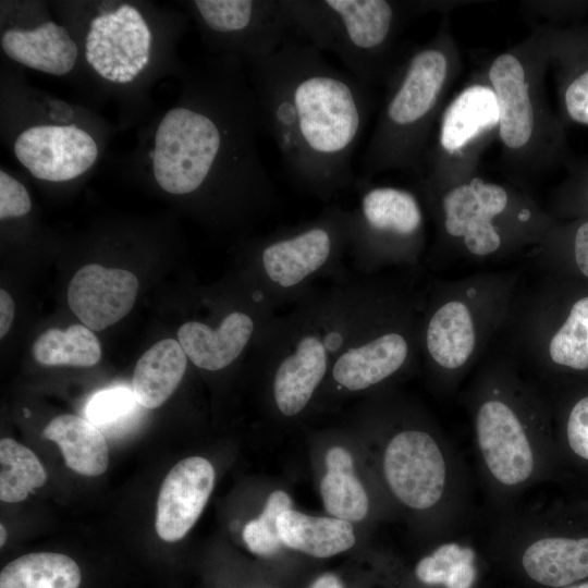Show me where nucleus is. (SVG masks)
Wrapping results in <instances>:
<instances>
[{
	"instance_id": "0eeeda50",
	"label": "nucleus",
	"mask_w": 588,
	"mask_h": 588,
	"mask_svg": "<svg viewBox=\"0 0 588 588\" xmlns=\"http://www.w3.org/2000/svg\"><path fill=\"white\" fill-rule=\"evenodd\" d=\"M357 207L351 209L348 258L362 275H370L385 262L407 259L415 254L422 226V211L408 191L375 186L356 179Z\"/></svg>"
},
{
	"instance_id": "393cba45",
	"label": "nucleus",
	"mask_w": 588,
	"mask_h": 588,
	"mask_svg": "<svg viewBox=\"0 0 588 588\" xmlns=\"http://www.w3.org/2000/svg\"><path fill=\"white\" fill-rule=\"evenodd\" d=\"M476 553L457 541L443 542L419 560L415 575L419 581L445 588H471L477 578Z\"/></svg>"
},
{
	"instance_id": "20e7f679",
	"label": "nucleus",
	"mask_w": 588,
	"mask_h": 588,
	"mask_svg": "<svg viewBox=\"0 0 588 588\" xmlns=\"http://www.w3.org/2000/svg\"><path fill=\"white\" fill-rule=\"evenodd\" d=\"M298 38L334 53L369 87L383 72L397 12L387 0H285Z\"/></svg>"
},
{
	"instance_id": "2eb2a0df",
	"label": "nucleus",
	"mask_w": 588,
	"mask_h": 588,
	"mask_svg": "<svg viewBox=\"0 0 588 588\" xmlns=\"http://www.w3.org/2000/svg\"><path fill=\"white\" fill-rule=\"evenodd\" d=\"M527 528L518 539L525 540L520 565L531 580L559 588L588 577V537L571 538Z\"/></svg>"
},
{
	"instance_id": "c03bdc74",
	"label": "nucleus",
	"mask_w": 588,
	"mask_h": 588,
	"mask_svg": "<svg viewBox=\"0 0 588 588\" xmlns=\"http://www.w3.org/2000/svg\"><path fill=\"white\" fill-rule=\"evenodd\" d=\"M0 534H1L0 544L2 547L4 544V542H5V540H7V530H5V527L3 526V524L0 525Z\"/></svg>"
},
{
	"instance_id": "a211bd4d",
	"label": "nucleus",
	"mask_w": 588,
	"mask_h": 588,
	"mask_svg": "<svg viewBox=\"0 0 588 588\" xmlns=\"http://www.w3.org/2000/svg\"><path fill=\"white\" fill-rule=\"evenodd\" d=\"M187 356L180 342L163 339L137 360L133 373V393L145 408L161 406L179 387L187 368Z\"/></svg>"
},
{
	"instance_id": "ddd939ff",
	"label": "nucleus",
	"mask_w": 588,
	"mask_h": 588,
	"mask_svg": "<svg viewBox=\"0 0 588 588\" xmlns=\"http://www.w3.org/2000/svg\"><path fill=\"white\" fill-rule=\"evenodd\" d=\"M138 292L136 275L127 270L86 265L72 277L68 303L90 330L100 331L125 317Z\"/></svg>"
},
{
	"instance_id": "09e8293b",
	"label": "nucleus",
	"mask_w": 588,
	"mask_h": 588,
	"mask_svg": "<svg viewBox=\"0 0 588 588\" xmlns=\"http://www.w3.org/2000/svg\"><path fill=\"white\" fill-rule=\"evenodd\" d=\"M132 64H134L138 69L139 72L144 70L145 68V65L140 62L138 58L133 59Z\"/></svg>"
},
{
	"instance_id": "f257e3e1",
	"label": "nucleus",
	"mask_w": 588,
	"mask_h": 588,
	"mask_svg": "<svg viewBox=\"0 0 588 588\" xmlns=\"http://www.w3.org/2000/svg\"><path fill=\"white\" fill-rule=\"evenodd\" d=\"M252 64L262 125L292 182L324 203L354 187L352 162L371 109L369 87L299 40Z\"/></svg>"
},
{
	"instance_id": "a19ab883",
	"label": "nucleus",
	"mask_w": 588,
	"mask_h": 588,
	"mask_svg": "<svg viewBox=\"0 0 588 588\" xmlns=\"http://www.w3.org/2000/svg\"><path fill=\"white\" fill-rule=\"evenodd\" d=\"M119 76H120V69H119V65L115 64L113 71L111 72L108 79L111 81V82H118Z\"/></svg>"
},
{
	"instance_id": "f704fd0d",
	"label": "nucleus",
	"mask_w": 588,
	"mask_h": 588,
	"mask_svg": "<svg viewBox=\"0 0 588 588\" xmlns=\"http://www.w3.org/2000/svg\"><path fill=\"white\" fill-rule=\"evenodd\" d=\"M310 588H343V585L335 575L323 574L313 583Z\"/></svg>"
},
{
	"instance_id": "5701e85b",
	"label": "nucleus",
	"mask_w": 588,
	"mask_h": 588,
	"mask_svg": "<svg viewBox=\"0 0 588 588\" xmlns=\"http://www.w3.org/2000/svg\"><path fill=\"white\" fill-rule=\"evenodd\" d=\"M81 569L70 556L39 552L22 555L0 573V588H78Z\"/></svg>"
},
{
	"instance_id": "aec40b11",
	"label": "nucleus",
	"mask_w": 588,
	"mask_h": 588,
	"mask_svg": "<svg viewBox=\"0 0 588 588\" xmlns=\"http://www.w3.org/2000/svg\"><path fill=\"white\" fill-rule=\"evenodd\" d=\"M42 438L56 442L65 465L85 476H99L109 465V450L103 434L89 420L64 414L51 419Z\"/></svg>"
},
{
	"instance_id": "9b49d317",
	"label": "nucleus",
	"mask_w": 588,
	"mask_h": 588,
	"mask_svg": "<svg viewBox=\"0 0 588 588\" xmlns=\"http://www.w3.org/2000/svg\"><path fill=\"white\" fill-rule=\"evenodd\" d=\"M194 5L210 32L237 44L252 60L298 40L285 0H196Z\"/></svg>"
},
{
	"instance_id": "4468645a",
	"label": "nucleus",
	"mask_w": 588,
	"mask_h": 588,
	"mask_svg": "<svg viewBox=\"0 0 588 588\" xmlns=\"http://www.w3.org/2000/svg\"><path fill=\"white\" fill-rule=\"evenodd\" d=\"M215 485V469L199 456L176 463L166 476L157 501L155 527L168 542L182 539L201 514Z\"/></svg>"
},
{
	"instance_id": "6e6552de",
	"label": "nucleus",
	"mask_w": 588,
	"mask_h": 588,
	"mask_svg": "<svg viewBox=\"0 0 588 588\" xmlns=\"http://www.w3.org/2000/svg\"><path fill=\"white\" fill-rule=\"evenodd\" d=\"M475 443L488 485L513 495L540 479V437L507 400H483L474 417Z\"/></svg>"
},
{
	"instance_id": "6ab92c4d",
	"label": "nucleus",
	"mask_w": 588,
	"mask_h": 588,
	"mask_svg": "<svg viewBox=\"0 0 588 588\" xmlns=\"http://www.w3.org/2000/svg\"><path fill=\"white\" fill-rule=\"evenodd\" d=\"M278 530L284 546L315 558L333 556L355 543L351 522L310 516L293 509L279 515Z\"/></svg>"
},
{
	"instance_id": "c9c22d12",
	"label": "nucleus",
	"mask_w": 588,
	"mask_h": 588,
	"mask_svg": "<svg viewBox=\"0 0 588 588\" xmlns=\"http://www.w3.org/2000/svg\"><path fill=\"white\" fill-rule=\"evenodd\" d=\"M109 24V16L108 14L96 16L91 22L90 26L94 29H98L105 25Z\"/></svg>"
},
{
	"instance_id": "bb28decb",
	"label": "nucleus",
	"mask_w": 588,
	"mask_h": 588,
	"mask_svg": "<svg viewBox=\"0 0 588 588\" xmlns=\"http://www.w3.org/2000/svg\"><path fill=\"white\" fill-rule=\"evenodd\" d=\"M553 363L577 370L588 369V296L578 299L549 343Z\"/></svg>"
},
{
	"instance_id": "f3484780",
	"label": "nucleus",
	"mask_w": 588,
	"mask_h": 588,
	"mask_svg": "<svg viewBox=\"0 0 588 588\" xmlns=\"http://www.w3.org/2000/svg\"><path fill=\"white\" fill-rule=\"evenodd\" d=\"M425 348L439 367H462L476 346V330L468 307L458 301L439 306L429 317L424 331Z\"/></svg>"
},
{
	"instance_id": "79ce46f5",
	"label": "nucleus",
	"mask_w": 588,
	"mask_h": 588,
	"mask_svg": "<svg viewBox=\"0 0 588 588\" xmlns=\"http://www.w3.org/2000/svg\"><path fill=\"white\" fill-rule=\"evenodd\" d=\"M124 68H125L126 73L133 75L134 77H136L137 74L139 73L138 69L132 63L127 64Z\"/></svg>"
},
{
	"instance_id": "cd10ccee",
	"label": "nucleus",
	"mask_w": 588,
	"mask_h": 588,
	"mask_svg": "<svg viewBox=\"0 0 588 588\" xmlns=\"http://www.w3.org/2000/svg\"><path fill=\"white\" fill-rule=\"evenodd\" d=\"M292 509L290 495L282 491H273L261 514L249 520L243 529V539L248 550L257 555L271 556L283 546L278 530V517Z\"/></svg>"
},
{
	"instance_id": "c85d7f7f",
	"label": "nucleus",
	"mask_w": 588,
	"mask_h": 588,
	"mask_svg": "<svg viewBox=\"0 0 588 588\" xmlns=\"http://www.w3.org/2000/svg\"><path fill=\"white\" fill-rule=\"evenodd\" d=\"M136 403L133 391L127 388L107 389L90 399L85 412L95 426L106 427L130 415Z\"/></svg>"
},
{
	"instance_id": "7ed1b4c3",
	"label": "nucleus",
	"mask_w": 588,
	"mask_h": 588,
	"mask_svg": "<svg viewBox=\"0 0 588 588\" xmlns=\"http://www.w3.org/2000/svg\"><path fill=\"white\" fill-rule=\"evenodd\" d=\"M351 210L326 206L315 218L281 226L248 248L246 275L279 308L293 306L322 279H342L351 244Z\"/></svg>"
},
{
	"instance_id": "8fccbe9b",
	"label": "nucleus",
	"mask_w": 588,
	"mask_h": 588,
	"mask_svg": "<svg viewBox=\"0 0 588 588\" xmlns=\"http://www.w3.org/2000/svg\"><path fill=\"white\" fill-rule=\"evenodd\" d=\"M108 16L110 22L118 24L120 17L115 14V12L109 13Z\"/></svg>"
},
{
	"instance_id": "412c9836",
	"label": "nucleus",
	"mask_w": 588,
	"mask_h": 588,
	"mask_svg": "<svg viewBox=\"0 0 588 588\" xmlns=\"http://www.w3.org/2000/svg\"><path fill=\"white\" fill-rule=\"evenodd\" d=\"M498 123L499 109L493 89L471 85L457 95L443 114L439 137L441 147L448 152L457 151Z\"/></svg>"
},
{
	"instance_id": "37998d69",
	"label": "nucleus",
	"mask_w": 588,
	"mask_h": 588,
	"mask_svg": "<svg viewBox=\"0 0 588 588\" xmlns=\"http://www.w3.org/2000/svg\"><path fill=\"white\" fill-rule=\"evenodd\" d=\"M131 11H132V21L133 22H138V21L143 20L140 13L135 8L132 7Z\"/></svg>"
},
{
	"instance_id": "2f4dec72",
	"label": "nucleus",
	"mask_w": 588,
	"mask_h": 588,
	"mask_svg": "<svg viewBox=\"0 0 588 588\" xmlns=\"http://www.w3.org/2000/svg\"><path fill=\"white\" fill-rule=\"evenodd\" d=\"M564 99L569 117L588 125V70L573 79L566 88Z\"/></svg>"
},
{
	"instance_id": "9d476101",
	"label": "nucleus",
	"mask_w": 588,
	"mask_h": 588,
	"mask_svg": "<svg viewBox=\"0 0 588 588\" xmlns=\"http://www.w3.org/2000/svg\"><path fill=\"white\" fill-rule=\"evenodd\" d=\"M277 309L254 283L236 306L221 313L217 322H184L177 330V341L194 366L209 372L222 371L254 347Z\"/></svg>"
},
{
	"instance_id": "dca6fc26",
	"label": "nucleus",
	"mask_w": 588,
	"mask_h": 588,
	"mask_svg": "<svg viewBox=\"0 0 588 588\" xmlns=\"http://www.w3.org/2000/svg\"><path fill=\"white\" fill-rule=\"evenodd\" d=\"M499 109V134L511 149L524 147L534 131V109L522 62L511 53L495 58L489 70Z\"/></svg>"
},
{
	"instance_id": "f8f14e48",
	"label": "nucleus",
	"mask_w": 588,
	"mask_h": 588,
	"mask_svg": "<svg viewBox=\"0 0 588 588\" xmlns=\"http://www.w3.org/2000/svg\"><path fill=\"white\" fill-rule=\"evenodd\" d=\"M507 205L505 189L493 183L475 179L449 191L442 198L444 230L449 235L463 237L466 248L476 256H486L501 245L492 222Z\"/></svg>"
},
{
	"instance_id": "72a5a7b5",
	"label": "nucleus",
	"mask_w": 588,
	"mask_h": 588,
	"mask_svg": "<svg viewBox=\"0 0 588 588\" xmlns=\"http://www.w3.org/2000/svg\"><path fill=\"white\" fill-rule=\"evenodd\" d=\"M14 318V302L10 294L0 290V338L9 332Z\"/></svg>"
},
{
	"instance_id": "4c0bfd02",
	"label": "nucleus",
	"mask_w": 588,
	"mask_h": 588,
	"mask_svg": "<svg viewBox=\"0 0 588 588\" xmlns=\"http://www.w3.org/2000/svg\"><path fill=\"white\" fill-rule=\"evenodd\" d=\"M87 40H98L100 41L102 39V35L97 30L91 28L87 34Z\"/></svg>"
},
{
	"instance_id": "7c9ffc66",
	"label": "nucleus",
	"mask_w": 588,
	"mask_h": 588,
	"mask_svg": "<svg viewBox=\"0 0 588 588\" xmlns=\"http://www.w3.org/2000/svg\"><path fill=\"white\" fill-rule=\"evenodd\" d=\"M32 201L26 188L13 177L0 181V218H17L29 212Z\"/></svg>"
},
{
	"instance_id": "ea45409f",
	"label": "nucleus",
	"mask_w": 588,
	"mask_h": 588,
	"mask_svg": "<svg viewBox=\"0 0 588 588\" xmlns=\"http://www.w3.org/2000/svg\"><path fill=\"white\" fill-rule=\"evenodd\" d=\"M91 66L95 71L99 73L106 66L103 63V58L96 59V61L91 64Z\"/></svg>"
},
{
	"instance_id": "1a4fd4ad",
	"label": "nucleus",
	"mask_w": 588,
	"mask_h": 588,
	"mask_svg": "<svg viewBox=\"0 0 588 588\" xmlns=\"http://www.w3.org/2000/svg\"><path fill=\"white\" fill-rule=\"evenodd\" d=\"M383 474L392 494L411 510L425 512L455 499L458 478L452 454L428 431L405 428L388 441Z\"/></svg>"
},
{
	"instance_id": "423d86ee",
	"label": "nucleus",
	"mask_w": 588,
	"mask_h": 588,
	"mask_svg": "<svg viewBox=\"0 0 588 588\" xmlns=\"http://www.w3.org/2000/svg\"><path fill=\"white\" fill-rule=\"evenodd\" d=\"M413 310L405 296L381 284L324 384L335 393L362 392L403 370L413 353Z\"/></svg>"
},
{
	"instance_id": "f03ea898",
	"label": "nucleus",
	"mask_w": 588,
	"mask_h": 588,
	"mask_svg": "<svg viewBox=\"0 0 588 588\" xmlns=\"http://www.w3.org/2000/svg\"><path fill=\"white\" fill-rule=\"evenodd\" d=\"M380 285L370 275L350 273L316 286L270 321L254 348L280 416L297 417L309 406Z\"/></svg>"
},
{
	"instance_id": "de8ad7c7",
	"label": "nucleus",
	"mask_w": 588,
	"mask_h": 588,
	"mask_svg": "<svg viewBox=\"0 0 588 588\" xmlns=\"http://www.w3.org/2000/svg\"><path fill=\"white\" fill-rule=\"evenodd\" d=\"M133 78H134V76L127 73L124 76H120L119 79H118V83L125 84V83L131 82Z\"/></svg>"
},
{
	"instance_id": "a18cd8bd",
	"label": "nucleus",
	"mask_w": 588,
	"mask_h": 588,
	"mask_svg": "<svg viewBox=\"0 0 588 588\" xmlns=\"http://www.w3.org/2000/svg\"><path fill=\"white\" fill-rule=\"evenodd\" d=\"M100 46L103 47L106 50L112 49V42L108 38H102L100 40Z\"/></svg>"
},
{
	"instance_id": "a878e982",
	"label": "nucleus",
	"mask_w": 588,
	"mask_h": 588,
	"mask_svg": "<svg viewBox=\"0 0 588 588\" xmlns=\"http://www.w3.org/2000/svg\"><path fill=\"white\" fill-rule=\"evenodd\" d=\"M47 474L33 451L11 438L0 441V499L16 503L41 487Z\"/></svg>"
},
{
	"instance_id": "49530a36",
	"label": "nucleus",
	"mask_w": 588,
	"mask_h": 588,
	"mask_svg": "<svg viewBox=\"0 0 588 588\" xmlns=\"http://www.w3.org/2000/svg\"><path fill=\"white\" fill-rule=\"evenodd\" d=\"M85 57H86L87 62H88L90 65H91V64L96 61V59H97L96 53H95V52H89V51H86Z\"/></svg>"
},
{
	"instance_id": "58836bf2",
	"label": "nucleus",
	"mask_w": 588,
	"mask_h": 588,
	"mask_svg": "<svg viewBox=\"0 0 588 588\" xmlns=\"http://www.w3.org/2000/svg\"><path fill=\"white\" fill-rule=\"evenodd\" d=\"M130 9H131V7L128 4H123L115 11V14L119 17H124V16H126V13L128 12Z\"/></svg>"
},
{
	"instance_id": "3c124183",
	"label": "nucleus",
	"mask_w": 588,
	"mask_h": 588,
	"mask_svg": "<svg viewBox=\"0 0 588 588\" xmlns=\"http://www.w3.org/2000/svg\"><path fill=\"white\" fill-rule=\"evenodd\" d=\"M140 60V62L146 65L149 61V54H145V56H142L138 58Z\"/></svg>"
},
{
	"instance_id": "473e14b6",
	"label": "nucleus",
	"mask_w": 588,
	"mask_h": 588,
	"mask_svg": "<svg viewBox=\"0 0 588 588\" xmlns=\"http://www.w3.org/2000/svg\"><path fill=\"white\" fill-rule=\"evenodd\" d=\"M574 254L578 269L588 278V222L583 223L576 232Z\"/></svg>"
},
{
	"instance_id": "864d4df0",
	"label": "nucleus",
	"mask_w": 588,
	"mask_h": 588,
	"mask_svg": "<svg viewBox=\"0 0 588 588\" xmlns=\"http://www.w3.org/2000/svg\"><path fill=\"white\" fill-rule=\"evenodd\" d=\"M569 588H588V583H584V584L573 586V587H569Z\"/></svg>"
},
{
	"instance_id": "39448f33",
	"label": "nucleus",
	"mask_w": 588,
	"mask_h": 588,
	"mask_svg": "<svg viewBox=\"0 0 588 588\" xmlns=\"http://www.w3.org/2000/svg\"><path fill=\"white\" fill-rule=\"evenodd\" d=\"M448 75V60L436 46L417 50L394 82L363 160L360 179L411 164Z\"/></svg>"
},
{
	"instance_id": "c756f323",
	"label": "nucleus",
	"mask_w": 588,
	"mask_h": 588,
	"mask_svg": "<svg viewBox=\"0 0 588 588\" xmlns=\"http://www.w3.org/2000/svg\"><path fill=\"white\" fill-rule=\"evenodd\" d=\"M565 433L571 451L588 461V396L578 400L572 407Z\"/></svg>"
},
{
	"instance_id": "603ef678",
	"label": "nucleus",
	"mask_w": 588,
	"mask_h": 588,
	"mask_svg": "<svg viewBox=\"0 0 588 588\" xmlns=\"http://www.w3.org/2000/svg\"><path fill=\"white\" fill-rule=\"evenodd\" d=\"M111 51L113 56H117L121 53L123 50L120 47H112Z\"/></svg>"
},
{
	"instance_id": "e433bc0d",
	"label": "nucleus",
	"mask_w": 588,
	"mask_h": 588,
	"mask_svg": "<svg viewBox=\"0 0 588 588\" xmlns=\"http://www.w3.org/2000/svg\"><path fill=\"white\" fill-rule=\"evenodd\" d=\"M100 46V41L98 40H86V51L95 52L96 49Z\"/></svg>"
},
{
	"instance_id": "b1692460",
	"label": "nucleus",
	"mask_w": 588,
	"mask_h": 588,
	"mask_svg": "<svg viewBox=\"0 0 588 588\" xmlns=\"http://www.w3.org/2000/svg\"><path fill=\"white\" fill-rule=\"evenodd\" d=\"M32 353L44 366L91 367L101 359L100 343L84 324L46 330L35 340Z\"/></svg>"
},
{
	"instance_id": "4be33fe9",
	"label": "nucleus",
	"mask_w": 588,
	"mask_h": 588,
	"mask_svg": "<svg viewBox=\"0 0 588 588\" xmlns=\"http://www.w3.org/2000/svg\"><path fill=\"white\" fill-rule=\"evenodd\" d=\"M327 471L320 482L324 509L333 517L358 522L367 516V492L354 474L353 457L347 449L334 445L326 454Z\"/></svg>"
}]
</instances>
